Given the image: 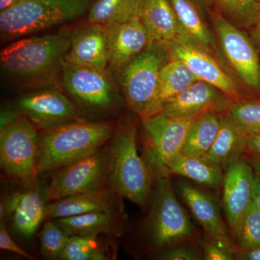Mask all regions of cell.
Returning a JSON list of instances; mask_svg holds the SVG:
<instances>
[{
  "mask_svg": "<svg viewBox=\"0 0 260 260\" xmlns=\"http://www.w3.org/2000/svg\"><path fill=\"white\" fill-rule=\"evenodd\" d=\"M116 128L109 121L78 119L42 129L39 135L37 174H49L105 146Z\"/></svg>",
  "mask_w": 260,
  "mask_h": 260,
  "instance_id": "cell-1",
  "label": "cell"
},
{
  "mask_svg": "<svg viewBox=\"0 0 260 260\" xmlns=\"http://www.w3.org/2000/svg\"><path fill=\"white\" fill-rule=\"evenodd\" d=\"M109 148L108 186L140 208H146L154 179L144 158L138 153L135 124L126 122L118 126L109 141Z\"/></svg>",
  "mask_w": 260,
  "mask_h": 260,
  "instance_id": "cell-2",
  "label": "cell"
},
{
  "mask_svg": "<svg viewBox=\"0 0 260 260\" xmlns=\"http://www.w3.org/2000/svg\"><path fill=\"white\" fill-rule=\"evenodd\" d=\"M171 176L154 179L141 236L153 255L168 246L193 240L196 229L176 198Z\"/></svg>",
  "mask_w": 260,
  "mask_h": 260,
  "instance_id": "cell-3",
  "label": "cell"
},
{
  "mask_svg": "<svg viewBox=\"0 0 260 260\" xmlns=\"http://www.w3.org/2000/svg\"><path fill=\"white\" fill-rule=\"evenodd\" d=\"M70 47V37L64 34L25 38L2 51V68L17 79L39 80L62 70Z\"/></svg>",
  "mask_w": 260,
  "mask_h": 260,
  "instance_id": "cell-4",
  "label": "cell"
},
{
  "mask_svg": "<svg viewBox=\"0 0 260 260\" xmlns=\"http://www.w3.org/2000/svg\"><path fill=\"white\" fill-rule=\"evenodd\" d=\"M93 0H23L0 12L2 36L13 39L28 35L80 18Z\"/></svg>",
  "mask_w": 260,
  "mask_h": 260,
  "instance_id": "cell-5",
  "label": "cell"
},
{
  "mask_svg": "<svg viewBox=\"0 0 260 260\" xmlns=\"http://www.w3.org/2000/svg\"><path fill=\"white\" fill-rule=\"evenodd\" d=\"M169 60L167 47L151 42L120 70L126 104L141 119L151 115L160 71Z\"/></svg>",
  "mask_w": 260,
  "mask_h": 260,
  "instance_id": "cell-6",
  "label": "cell"
},
{
  "mask_svg": "<svg viewBox=\"0 0 260 260\" xmlns=\"http://www.w3.org/2000/svg\"><path fill=\"white\" fill-rule=\"evenodd\" d=\"M198 117L175 118L159 112L142 119L144 160L154 179L171 176L168 164L181 153L186 135Z\"/></svg>",
  "mask_w": 260,
  "mask_h": 260,
  "instance_id": "cell-7",
  "label": "cell"
},
{
  "mask_svg": "<svg viewBox=\"0 0 260 260\" xmlns=\"http://www.w3.org/2000/svg\"><path fill=\"white\" fill-rule=\"evenodd\" d=\"M39 135L35 124L23 116L0 129L1 167L25 186L38 182Z\"/></svg>",
  "mask_w": 260,
  "mask_h": 260,
  "instance_id": "cell-8",
  "label": "cell"
},
{
  "mask_svg": "<svg viewBox=\"0 0 260 260\" xmlns=\"http://www.w3.org/2000/svg\"><path fill=\"white\" fill-rule=\"evenodd\" d=\"M109 160V142L95 153L52 172L44 191L46 201H56L108 186Z\"/></svg>",
  "mask_w": 260,
  "mask_h": 260,
  "instance_id": "cell-9",
  "label": "cell"
},
{
  "mask_svg": "<svg viewBox=\"0 0 260 260\" xmlns=\"http://www.w3.org/2000/svg\"><path fill=\"white\" fill-rule=\"evenodd\" d=\"M210 18L224 56L237 78L246 88L260 93V59L252 39L218 12L210 13Z\"/></svg>",
  "mask_w": 260,
  "mask_h": 260,
  "instance_id": "cell-10",
  "label": "cell"
},
{
  "mask_svg": "<svg viewBox=\"0 0 260 260\" xmlns=\"http://www.w3.org/2000/svg\"><path fill=\"white\" fill-rule=\"evenodd\" d=\"M61 73L67 91L83 107L99 112L117 107V93L107 70L80 66L65 58Z\"/></svg>",
  "mask_w": 260,
  "mask_h": 260,
  "instance_id": "cell-11",
  "label": "cell"
},
{
  "mask_svg": "<svg viewBox=\"0 0 260 260\" xmlns=\"http://www.w3.org/2000/svg\"><path fill=\"white\" fill-rule=\"evenodd\" d=\"M170 59L182 61L199 80L216 87L233 100L242 98L239 87L213 54L188 38L166 46Z\"/></svg>",
  "mask_w": 260,
  "mask_h": 260,
  "instance_id": "cell-12",
  "label": "cell"
},
{
  "mask_svg": "<svg viewBox=\"0 0 260 260\" xmlns=\"http://www.w3.org/2000/svg\"><path fill=\"white\" fill-rule=\"evenodd\" d=\"M20 116L42 129L80 119V113L71 101L56 90L25 94L13 102Z\"/></svg>",
  "mask_w": 260,
  "mask_h": 260,
  "instance_id": "cell-13",
  "label": "cell"
},
{
  "mask_svg": "<svg viewBox=\"0 0 260 260\" xmlns=\"http://www.w3.org/2000/svg\"><path fill=\"white\" fill-rule=\"evenodd\" d=\"M23 186V190L2 198L0 220L5 222L10 218L15 232L28 239L44 221L47 205L38 182Z\"/></svg>",
  "mask_w": 260,
  "mask_h": 260,
  "instance_id": "cell-14",
  "label": "cell"
},
{
  "mask_svg": "<svg viewBox=\"0 0 260 260\" xmlns=\"http://www.w3.org/2000/svg\"><path fill=\"white\" fill-rule=\"evenodd\" d=\"M232 101L220 89L198 80L168 103L160 112L175 118L195 117L207 113L223 114Z\"/></svg>",
  "mask_w": 260,
  "mask_h": 260,
  "instance_id": "cell-15",
  "label": "cell"
},
{
  "mask_svg": "<svg viewBox=\"0 0 260 260\" xmlns=\"http://www.w3.org/2000/svg\"><path fill=\"white\" fill-rule=\"evenodd\" d=\"M223 184V205L232 234L239 219L249 206L252 197L255 173L250 162L242 158L225 169Z\"/></svg>",
  "mask_w": 260,
  "mask_h": 260,
  "instance_id": "cell-16",
  "label": "cell"
},
{
  "mask_svg": "<svg viewBox=\"0 0 260 260\" xmlns=\"http://www.w3.org/2000/svg\"><path fill=\"white\" fill-rule=\"evenodd\" d=\"M151 43L139 16L107 25L109 65L121 70Z\"/></svg>",
  "mask_w": 260,
  "mask_h": 260,
  "instance_id": "cell-17",
  "label": "cell"
},
{
  "mask_svg": "<svg viewBox=\"0 0 260 260\" xmlns=\"http://www.w3.org/2000/svg\"><path fill=\"white\" fill-rule=\"evenodd\" d=\"M121 198L122 197L109 186L66 197L51 202L47 205L44 220L67 218L91 212L124 213Z\"/></svg>",
  "mask_w": 260,
  "mask_h": 260,
  "instance_id": "cell-18",
  "label": "cell"
},
{
  "mask_svg": "<svg viewBox=\"0 0 260 260\" xmlns=\"http://www.w3.org/2000/svg\"><path fill=\"white\" fill-rule=\"evenodd\" d=\"M66 59L80 66L107 70L109 65L107 26L89 23L70 37V47Z\"/></svg>",
  "mask_w": 260,
  "mask_h": 260,
  "instance_id": "cell-19",
  "label": "cell"
},
{
  "mask_svg": "<svg viewBox=\"0 0 260 260\" xmlns=\"http://www.w3.org/2000/svg\"><path fill=\"white\" fill-rule=\"evenodd\" d=\"M138 16L151 42L165 46L187 38L179 23L170 0H141Z\"/></svg>",
  "mask_w": 260,
  "mask_h": 260,
  "instance_id": "cell-20",
  "label": "cell"
},
{
  "mask_svg": "<svg viewBox=\"0 0 260 260\" xmlns=\"http://www.w3.org/2000/svg\"><path fill=\"white\" fill-rule=\"evenodd\" d=\"M179 191L205 234L214 239L231 240L218 203L211 194L184 182L179 184Z\"/></svg>",
  "mask_w": 260,
  "mask_h": 260,
  "instance_id": "cell-21",
  "label": "cell"
},
{
  "mask_svg": "<svg viewBox=\"0 0 260 260\" xmlns=\"http://www.w3.org/2000/svg\"><path fill=\"white\" fill-rule=\"evenodd\" d=\"M67 235L119 237L122 233L124 213L91 212L54 219Z\"/></svg>",
  "mask_w": 260,
  "mask_h": 260,
  "instance_id": "cell-22",
  "label": "cell"
},
{
  "mask_svg": "<svg viewBox=\"0 0 260 260\" xmlns=\"http://www.w3.org/2000/svg\"><path fill=\"white\" fill-rule=\"evenodd\" d=\"M220 127L213 146L204 156L207 161L225 170L245 153L248 133L225 114H220Z\"/></svg>",
  "mask_w": 260,
  "mask_h": 260,
  "instance_id": "cell-23",
  "label": "cell"
},
{
  "mask_svg": "<svg viewBox=\"0 0 260 260\" xmlns=\"http://www.w3.org/2000/svg\"><path fill=\"white\" fill-rule=\"evenodd\" d=\"M198 80L196 75L182 61L170 59L160 71L156 96L150 116L161 112L168 103Z\"/></svg>",
  "mask_w": 260,
  "mask_h": 260,
  "instance_id": "cell-24",
  "label": "cell"
},
{
  "mask_svg": "<svg viewBox=\"0 0 260 260\" xmlns=\"http://www.w3.org/2000/svg\"><path fill=\"white\" fill-rule=\"evenodd\" d=\"M179 23L188 39L212 54L217 52L216 40L205 23L195 0H170Z\"/></svg>",
  "mask_w": 260,
  "mask_h": 260,
  "instance_id": "cell-25",
  "label": "cell"
},
{
  "mask_svg": "<svg viewBox=\"0 0 260 260\" xmlns=\"http://www.w3.org/2000/svg\"><path fill=\"white\" fill-rule=\"evenodd\" d=\"M169 174L181 176L210 188H218L223 184V169L203 158L178 153L168 164Z\"/></svg>",
  "mask_w": 260,
  "mask_h": 260,
  "instance_id": "cell-26",
  "label": "cell"
},
{
  "mask_svg": "<svg viewBox=\"0 0 260 260\" xmlns=\"http://www.w3.org/2000/svg\"><path fill=\"white\" fill-rule=\"evenodd\" d=\"M220 114L207 113L199 116L186 135L181 153L202 158L209 151L220 127Z\"/></svg>",
  "mask_w": 260,
  "mask_h": 260,
  "instance_id": "cell-27",
  "label": "cell"
},
{
  "mask_svg": "<svg viewBox=\"0 0 260 260\" xmlns=\"http://www.w3.org/2000/svg\"><path fill=\"white\" fill-rule=\"evenodd\" d=\"M141 0H97L88 11L89 23H122L138 16Z\"/></svg>",
  "mask_w": 260,
  "mask_h": 260,
  "instance_id": "cell-28",
  "label": "cell"
},
{
  "mask_svg": "<svg viewBox=\"0 0 260 260\" xmlns=\"http://www.w3.org/2000/svg\"><path fill=\"white\" fill-rule=\"evenodd\" d=\"M217 12L242 29H252L256 25L260 11L257 0H215Z\"/></svg>",
  "mask_w": 260,
  "mask_h": 260,
  "instance_id": "cell-29",
  "label": "cell"
},
{
  "mask_svg": "<svg viewBox=\"0 0 260 260\" xmlns=\"http://www.w3.org/2000/svg\"><path fill=\"white\" fill-rule=\"evenodd\" d=\"M100 236H71L60 259L104 260L109 259V251Z\"/></svg>",
  "mask_w": 260,
  "mask_h": 260,
  "instance_id": "cell-30",
  "label": "cell"
},
{
  "mask_svg": "<svg viewBox=\"0 0 260 260\" xmlns=\"http://www.w3.org/2000/svg\"><path fill=\"white\" fill-rule=\"evenodd\" d=\"M225 114L247 133H260V99L239 98L233 100Z\"/></svg>",
  "mask_w": 260,
  "mask_h": 260,
  "instance_id": "cell-31",
  "label": "cell"
},
{
  "mask_svg": "<svg viewBox=\"0 0 260 260\" xmlns=\"http://www.w3.org/2000/svg\"><path fill=\"white\" fill-rule=\"evenodd\" d=\"M232 236L236 246L248 247L260 244V213L252 200L239 219Z\"/></svg>",
  "mask_w": 260,
  "mask_h": 260,
  "instance_id": "cell-32",
  "label": "cell"
},
{
  "mask_svg": "<svg viewBox=\"0 0 260 260\" xmlns=\"http://www.w3.org/2000/svg\"><path fill=\"white\" fill-rule=\"evenodd\" d=\"M41 251L44 258L60 259L69 236L53 220H48L39 233Z\"/></svg>",
  "mask_w": 260,
  "mask_h": 260,
  "instance_id": "cell-33",
  "label": "cell"
},
{
  "mask_svg": "<svg viewBox=\"0 0 260 260\" xmlns=\"http://www.w3.org/2000/svg\"><path fill=\"white\" fill-rule=\"evenodd\" d=\"M191 241H186L168 246L154 254L153 257L160 260L203 259L201 248L193 244Z\"/></svg>",
  "mask_w": 260,
  "mask_h": 260,
  "instance_id": "cell-34",
  "label": "cell"
},
{
  "mask_svg": "<svg viewBox=\"0 0 260 260\" xmlns=\"http://www.w3.org/2000/svg\"><path fill=\"white\" fill-rule=\"evenodd\" d=\"M200 246L203 251V259L233 260L234 256V246L231 240L214 239L205 234L201 239Z\"/></svg>",
  "mask_w": 260,
  "mask_h": 260,
  "instance_id": "cell-35",
  "label": "cell"
},
{
  "mask_svg": "<svg viewBox=\"0 0 260 260\" xmlns=\"http://www.w3.org/2000/svg\"><path fill=\"white\" fill-rule=\"evenodd\" d=\"M0 248L3 250L10 251L18 255L23 256L28 259H34V256L29 254L28 251L20 247L18 244L10 237L9 233L7 230L6 224L5 221L0 223Z\"/></svg>",
  "mask_w": 260,
  "mask_h": 260,
  "instance_id": "cell-36",
  "label": "cell"
},
{
  "mask_svg": "<svg viewBox=\"0 0 260 260\" xmlns=\"http://www.w3.org/2000/svg\"><path fill=\"white\" fill-rule=\"evenodd\" d=\"M234 256L238 260H260V244L248 247L235 246Z\"/></svg>",
  "mask_w": 260,
  "mask_h": 260,
  "instance_id": "cell-37",
  "label": "cell"
},
{
  "mask_svg": "<svg viewBox=\"0 0 260 260\" xmlns=\"http://www.w3.org/2000/svg\"><path fill=\"white\" fill-rule=\"evenodd\" d=\"M245 153L260 157V133H248Z\"/></svg>",
  "mask_w": 260,
  "mask_h": 260,
  "instance_id": "cell-38",
  "label": "cell"
},
{
  "mask_svg": "<svg viewBox=\"0 0 260 260\" xmlns=\"http://www.w3.org/2000/svg\"><path fill=\"white\" fill-rule=\"evenodd\" d=\"M251 200L254 203V206L260 213V177L255 176L252 187V197Z\"/></svg>",
  "mask_w": 260,
  "mask_h": 260,
  "instance_id": "cell-39",
  "label": "cell"
},
{
  "mask_svg": "<svg viewBox=\"0 0 260 260\" xmlns=\"http://www.w3.org/2000/svg\"><path fill=\"white\" fill-rule=\"evenodd\" d=\"M251 30L252 31H251V37L255 45L260 59V28L255 26L251 29Z\"/></svg>",
  "mask_w": 260,
  "mask_h": 260,
  "instance_id": "cell-40",
  "label": "cell"
},
{
  "mask_svg": "<svg viewBox=\"0 0 260 260\" xmlns=\"http://www.w3.org/2000/svg\"><path fill=\"white\" fill-rule=\"evenodd\" d=\"M22 1L23 0H0V12L9 9Z\"/></svg>",
  "mask_w": 260,
  "mask_h": 260,
  "instance_id": "cell-41",
  "label": "cell"
},
{
  "mask_svg": "<svg viewBox=\"0 0 260 260\" xmlns=\"http://www.w3.org/2000/svg\"><path fill=\"white\" fill-rule=\"evenodd\" d=\"M247 160L250 162L251 165L252 166L256 175L259 176L260 177V157L251 156V155H249Z\"/></svg>",
  "mask_w": 260,
  "mask_h": 260,
  "instance_id": "cell-42",
  "label": "cell"
},
{
  "mask_svg": "<svg viewBox=\"0 0 260 260\" xmlns=\"http://www.w3.org/2000/svg\"><path fill=\"white\" fill-rule=\"evenodd\" d=\"M195 1H196V3L201 7L213 5L214 3H215V0H195Z\"/></svg>",
  "mask_w": 260,
  "mask_h": 260,
  "instance_id": "cell-43",
  "label": "cell"
},
{
  "mask_svg": "<svg viewBox=\"0 0 260 260\" xmlns=\"http://www.w3.org/2000/svg\"><path fill=\"white\" fill-rule=\"evenodd\" d=\"M256 26L259 27V28H260V11L259 16H258L257 22H256Z\"/></svg>",
  "mask_w": 260,
  "mask_h": 260,
  "instance_id": "cell-44",
  "label": "cell"
},
{
  "mask_svg": "<svg viewBox=\"0 0 260 260\" xmlns=\"http://www.w3.org/2000/svg\"><path fill=\"white\" fill-rule=\"evenodd\" d=\"M257 1H258V2H259V3H260V0H257Z\"/></svg>",
  "mask_w": 260,
  "mask_h": 260,
  "instance_id": "cell-45",
  "label": "cell"
}]
</instances>
